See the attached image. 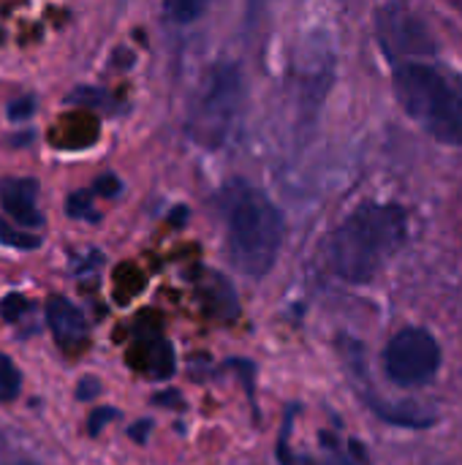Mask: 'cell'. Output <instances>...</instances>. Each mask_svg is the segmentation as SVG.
I'll return each mask as SVG.
<instances>
[{
    "mask_svg": "<svg viewBox=\"0 0 462 465\" xmlns=\"http://www.w3.org/2000/svg\"><path fill=\"white\" fill-rule=\"evenodd\" d=\"M408 240V213L395 202H368L327 237V267L335 278L365 286Z\"/></svg>",
    "mask_w": 462,
    "mask_h": 465,
    "instance_id": "cell-1",
    "label": "cell"
},
{
    "mask_svg": "<svg viewBox=\"0 0 462 465\" xmlns=\"http://www.w3.org/2000/svg\"><path fill=\"white\" fill-rule=\"evenodd\" d=\"M212 202L223 218L226 253L231 264L256 281L270 275L286 237V218L280 207L261 188L245 180H229Z\"/></svg>",
    "mask_w": 462,
    "mask_h": 465,
    "instance_id": "cell-2",
    "label": "cell"
},
{
    "mask_svg": "<svg viewBox=\"0 0 462 465\" xmlns=\"http://www.w3.org/2000/svg\"><path fill=\"white\" fill-rule=\"evenodd\" d=\"M395 98L403 112L436 142L462 147V76L425 60L392 65Z\"/></svg>",
    "mask_w": 462,
    "mask_h": 465,
    "instance_id": "cell-3",
    "label": "cell"
},
{
    "mask_svg": "<svg viewBox=\"0 0 462 465\" xmlns=\"http://www.w3.org/2000/svg\"><path fill=\"white\" fill-rule=\"evenodd\" d=\"M242 101L245 79L240 65L229 60L212 63L191 95L185 120L188 136L207 150L223 147L237 131V123L242 117Z\"/></svg>",
    "mask_w": 462,
    "mask_h": 465,
    "instance_id": "cell-4",
    "label": "cell"
},
{
    "mask_svg": "<svg viewBox=\"0 0 462 465\" xmlns=\"http://www.w3.org/2000/svg\"><path fill=\"white\" fill-rule=\"evenodd\" d=\"M441 360V346L425 327H403L384 349V371L403 390L433 384L438 379Z\"/></svg>",
    "mask_w": 462,
    "mask_h": 465,
    "instance_id": "cell-5",
    "label": "cell"
},
{
    "mask_svg": "<svg viewBox=\"0 0 462 465\" xmlns=\"http://www.w3.org/2000/svg\"><path fill=\"white\" fill-rule=\"evenodd\" d=\"M376 38L381 52L392 60V65L406 60H419L425 54H436V38L430 27L403 5H384L376 14Z\"/></svg>",
    "mask_w": 462,
    "mask_h": 465,
    "instance_id": "cell-6",
    "label": "cell"
},
{
    "mask_svg": "<svg viewBox=\"0 0 462 465\" xmlns=\"http://www.w3.org/2000/svg\"><path fill=\"white\" fill-rule=\"evenodd\" d=\"M340 351L349 362V373H354V381L357 387L362 390L359 395L368 401L370 411L389 422V425H398V428H408V430H425L430 425H436V414L428 411V409H419V406H400V403H387L381 398L373 395L370 384H368V365H365V354H362V346L357 341H349V338H340Z\"/></svg>",
    "mask_w": 462,
    "mask_h": 465,
    "instance_id": "cell-7",
    "label": "cell"
},
{
    "mask_svg": "<svg viewBox=\"0 0 462 465\" xmlns=\"http://www.w3.org/2000/svg\"><path fill=\"white\" fill-rule=\"evenodd\" d=\"M0 207L19 226L35 229L44 223L38 210V183L33 177H0Z\"/></svg>",
    "mask_w": 462,
    "mask_h": 465,
    "instance_id": "cell-8",
    "label": "cell"
},
{
    "mask_svg": "<svg viewBox=\"0 0 462 465\" xmlns=\"http://www.w3.org/2000/svg\"><path fill=\"white\" fill-rule=\"evenodd\" d=\"M46 324L57 346L65 351H76L79 346L87 343V319L68 297L46 300Z\"/></svg>",
    "mask_w": 462,
    "mask_h": 465,
    "instance_id": "cell-9",
    "label": "cell"
},
{
    "mask_svg": "<svg viewBox=\"0 0 462 465\" xmlns=\"http://www.w3.org/2000/svg\"><path fill=\"white\" fill-rule=\"evenodd\" d=\"M136 346H139L142 354H144V371H147L150 379L166 381V379L174 376V371H177V357H174L172 343H169L163 335L147 332V335H142V338L136 341Z\"/></svg>",
    "mask_w": 462,
    "mask_h": 465,
    "instance_id": "cell-10",
    "label": "cell"
},
{
    "mask_svg": "<svg viewBox=\"0 0 462 465\" xmlns=\"http://www.w3.org/2000/svg\"><path fill=\"white\" fill-rule=\"evenodd\" d=\"M19 390H22V373H19V368L5 354H0V401L3 403L16 401L19 398Z\"/></svg>",
    "mask_w": 462,
    "mask_h": 465,
    "instance_id": "cell-11",
    "label": "cell"
},
{
    "mask_svg": "<svg viewBox=\"0 0 462 465\" xmlns=\"http://www.w3.org/2000/svg\"><path fill=\"white\" fill-rule=\"evenodd\" d=\"M65 213L74 221H90V223H98L101 221V215L93 207V191H76V193H71L68 202H65Z\"/></svg>",
    "mask_w": 462,
    "mask_h": 465,
    "instance_id": "cell-12",
    "label": "cell"
},
{
    "mask_svg": "<svg viewBox=\"0 0 462 465\" xmlns=\"http://www.w3.org/2000/svg\"><path fill=\"white\" fill-rule=\"evenodd\" d=\"M204 8H207V5L199 3V0H172V3L163 5V14H166L172 22H177V25H188V22H193L196 16H202Z\"/></svg>",
    "mask_w": 462,
    "mask_h": 465,
    "instance_id": "cell-13",
    "label": "cell"
},
{
    "mask_svg": "<svg viewBox=\"0 0 462 465\" xmlns=\"http://www.w3.org/2000/svg\"><path fill=\"white\" fill-rule=\"evenodd\" d=\"M0 242L3 245H11L16 251H35L41 245V240L35 234H27V232H19L16 226H11L5 218H0Z\"/></svg>",
    "mask_w": 462,
    "mask_h": 465,
    "instance_id": "cell-14",
    "label": "cell"
},
{
    "mask_svg": "<svg viewBox=\"0 0 462 465\" xmlns=\"http://www.w3.org/2000/svg\"><path fill=\"white\" fill-rule=\"evenodd\" d=\"M30 308L33 305L27 302V297H22V294H5L0 300V319L8 322V324H16V322H22L25 313H30Z\"/></svg>",
    "mask_w": 462,
    "mask_h": 465,
    "instance_id": "cell-15",
    "label": "cell"
},
{
    "mask_svg": "<svg viewBox=\"0 0 462 465\" xmlns=\"http://www.w3.org/2000/svg\"><path fill=\"white\" fill-rule=\"evenodd\" d=\"M106 101H109V95L101 87H76L68 95V104H84V106H98V104H106Z\"/></svg>",
    "mask_w": 462,
    "mask_h": 465,
    "instance_id": "cell-16",
    "label": "cell"
},
{
    "mask_svg": "<svg viewBox=\"0 0 462 465\" xmlns=\"http://www.w3.org/2000/svg\"><path fill=\"white\" fill-rule=\"evenodd\" d=\"M117 417H120L117 409H109V406H106V409H95V411L87 417V433H90V436H101V430H103L109 422H114Z\"/></svg>",
    "mask_w": 462,
    "mask_h": 465,
    "instance_id": "cell-17",
    "label": "cell"
},
{
    "mask_svg": "<svg viewBox=\"0 0 462 465\" xmlns=\"http://www.w3.org/2000/svg\"><path fill=\"white\" fill-rule=\"evenodd\" d=\"M120 191H123V183H120L114 174H101V177L93 183V193H95V196H103V199H114Z\"/></svg>",
    "mask_w": 462,
    "mask_h": 465,
    "instance_id": "cell-18",
    "label": "cell"
},
{
    "mask_svg": "<svg viewBox=\"0 0 462 465\" xmlns=\"http://www.w3.org/2000/svg\"><path fill=\"white\" fill-rule=\"evenodd\" d=\"M35 112V95H22L8 104V117L11 120H27Z\"/></svg>",
    "mask_w": 462,
    "mask_h": 465,
    "instance_id": "cell-19",
    "label": "cell"
},
{
    "mask_svg": "<svg viewBox=\"0 0 462 465\" xmlns=\"http://www.w3.org/2000/svg\"><path fill=\"white\" fill-rule=\"evenodd\" d=\"M98 392H101V381H98L95 376L79 379V384H76V398H79V401H93Z\"/></svg>",
    "mask_w": 462,
    "mask_h": 465,
    "instance_id": "cell-20",
    "label": "cell"
},
{
    "mask_svg": "<svg viewBox=\"0 0 462 465\" xmlns=\"http://www.w3.org/2000/svg\"><path fill=\"white\" fill-rule=\"evenodd\" d=\"M152 403L155 406H169V409H182L185 406V401H182V395L177 390H163V392L152 395Z\"/></svg>",
    "mask_w": 462,
    "mask_h": 465,
    "instance_id": "cell-21",
    "label": "cell"
},
{
    "mask_svg": "<svg viewBox=\"0 0 462 465\" xmlns=\"http://www.w3.org/2000/svg\"><path fill=\"white\" fill-rule=\"evenodd\" d=\"M152 430V420H139L136 425H131V430H128V436L136 441V444H144L147 441V433Z\"/></svg>",
    "mask_w": 462,
    "mask_h": 465,
    "instance_id": "cell-22",
    "label": "cell"
}]
</instances>
